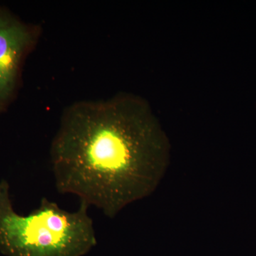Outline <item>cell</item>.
Wrapping results in <instances>:
<instances>
[{"label":"cell","instance_id":"cell-3","mask_svg":"<svg viewBox=\"0 0 256 256\" xmlns=\"http://www.w3.org/2000/svg\"><path fill=\"white\" fill-rule=\"evenodd\" d=\"M41 34L40 25L23 21L0 4V114L16 99L24 64Z\"/></svg>","mask_w":256,"mask_h":256},{"label":"cell","instance_id":"cell-2","mask_svg":"<svg viewBox=\"0 0 256 256\" xmlns=\"http://www.w3.org/2000/svg\"><path fill=\"white\" fill-rule=\"evenodd\" d=\"M89 206L76 212L44 197L28 215L15 212L10 184L0 180V252L5 256H84L97 245Z\"/></svg>","mask_w":256,"mask_h":256},{"label":"cell","instance_id":"cell-1","mask_svg":"<svg viewBox=\"0 0 256 256\" xmlns=\"http://www.w3.org/2000/svg\"><path fill=\"white\" fill-rule=\"evenodd\" d=\"M170 153L148 102L124 94L68 106L50 144V162L57 191L114 218L154 192Z\"/></svg>","mask_w":256,"mask_h":256}]
</instances>
